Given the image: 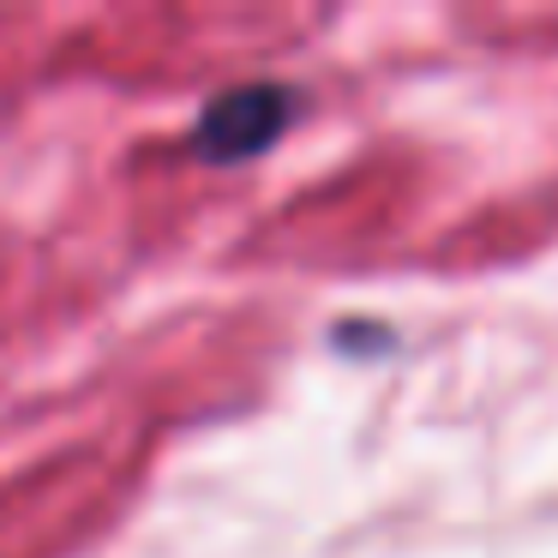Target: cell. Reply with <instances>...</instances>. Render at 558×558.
Here are the masks:
<instances>
[{
    "mask_svg": "<svg viewBox=\"0 0 558 558\" xmlns=\"http://www.w3.org/2000/svg\"><path fill=\"white\" fill-rule=\"evenodd\" d=\"M294 97L282 85H241L229 97H217L193 126V150L205 162H246L258 150L277 145V133L289 126Z\"/></svg>",
    "mask_w": 558,
    "mask_h": 558,
    "instance_id": "1",
    "label": "cell"
}]
</instances>
